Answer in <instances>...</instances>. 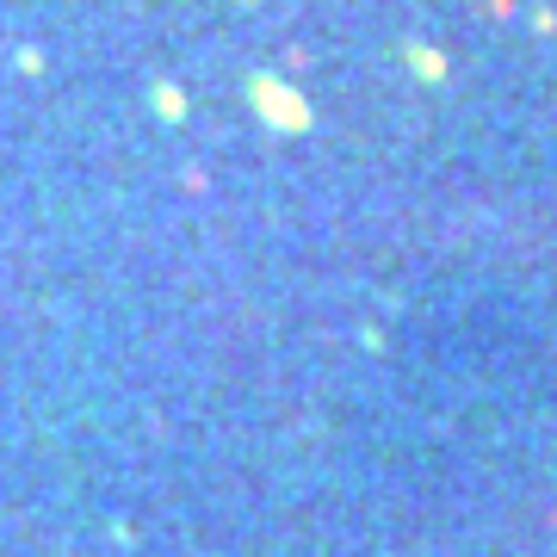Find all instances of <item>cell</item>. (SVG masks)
I'll use <instances>...</instances> for the list:
<instances>
[]
</instances>
